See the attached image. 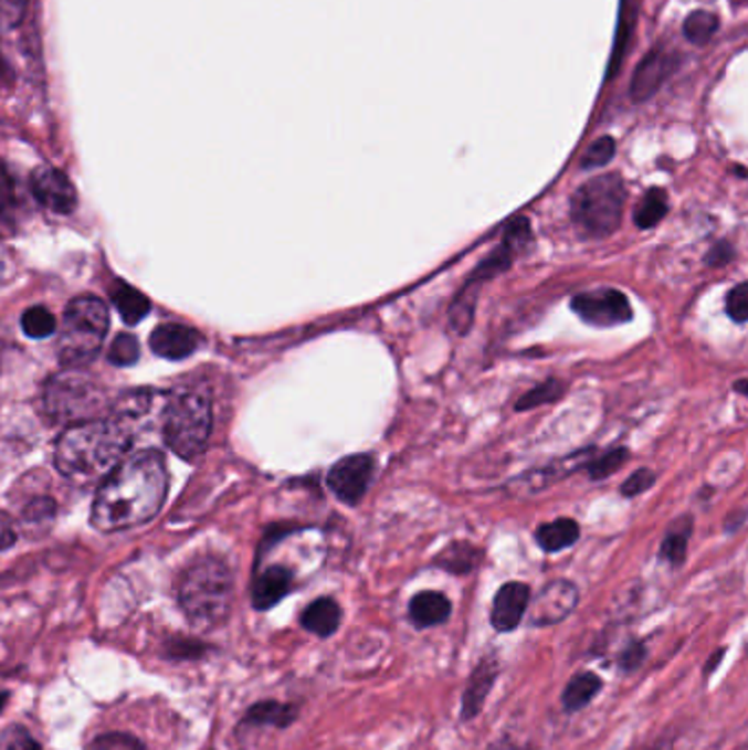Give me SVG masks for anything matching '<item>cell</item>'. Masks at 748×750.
I'll use <instances>...</instances> for the list:
<instances>
[{"label":"cell","mask_w":748,"mask_h":750,"mask_svg":"<svg viewBox=\"0 0 748 750\" xmlns=\"http://www.w3.org/2000/svg\"><path fill=\"white\" fill-rule=\"evenodd\" d=\"M718 27H720L718 15L712 13V11H703V9H700V11H694V13L685 20L683 31H685V38H687L689 42L703 46V44L712 42V38L716 35Z\"/></svg>","instance_id":"obj_28"},{"label":"cell","mask_w":748,"mask_h":750,"mask_svg":"<svg viewBox=\"0 0 748 750\" xmlns=\"http://www.w3.org/2000/svg\"><path fill=\"white\" fill-rule=\"evenodd\" d=\"M736 391H738V393H742V395H747L748 398V380H740V382H736Z\"/></svg>","instance_id":"obj_42"},{"label":"cell","mask_w":748,"mask_h":750,"mask_svg":"<svg viewBox=\"0 0 748 750\" xmlns=\"http://www.w3.org/2000/svg\"><path fill=\"white\" fill-rule=\"evenodd\" d=\"M213 649V645L200 641V638H189V636H171L162 643L160 654L165 661H202L204 656H209Z\"/></svg>","instance_id":"obj_26"},{"label":"cell","mask_w":748,"mask_h":750,"mask_svg":"<svg viewBox=\"0 0 748 750\" xmlns=\"http://www.w3.org/2000/svg\"><path fill=\"white\" fill-rule=\"evenodd\" d=\"M694 531V520L689 516H683L681 520H676L670 531L663 538L661 551H659V560L678 569L685 558H687V547H689V538Z\"/></svg>","instance_id":"obj_23"},{"label":"cell","mask_w":748,"mask_h":750,"mask_svg":"<svg viewBox=\"0 0 748 750\" xmlns=\"http://www.w3.org/2000/svg\"><path fill=\"white\" fill-rule=\"evenodd\" d=\"M625 184L617 173H603L584 182L571 198V220L584 237L601 240L621 226Z\"/></svg>","instance_id":"obj_5"},{"label":"cell","mask_w":748,"mask_h":750,"mask_svg":"<svg viewBox=\"0 0 748 750\" xmlns=\"http://www.w3.org/2000/svg\"><path fill=\"white\" fill-rule=\"evenodd\" d=\"M233 593V571L215 556H204L191 562L176 584L180 610L187 621L200 630L220 627L229 619Z\"/></svg>","instance_id":"obj_3"},{"label":"cell","mask_w":748,"mask_h":750,"mask_svg":"<svg viewBox=\"0 0 748 750\" xmlns=\"http://www.w3.org/2000/svg\"><path fill=\"white\" fill-rule=\"evenodd\" d=\"M565 395V382L560 380H547L542 384H538L536 389L527 391L518 402H516V411H531L545 404H554Z\"/></svg>","instance_id":"obj_30"},{"label":"cell","mask_w":748,"mask_h":750,"mask_svg":"<svg viewBox=\"0 0 748 750\" xmlns=\"http://www.w3.org/2000/svg\"><path fill=\"white\" fill-rule=\"evenodd\" d=\"M676 62L678 60L672 53L661 51V49L647 53L632 77V88H630L632 99L634 102L650 99L665 84V80L674 73Z\"/></svg>","instance_id":"obj_14"},{"label":"cell","mask_w":748,"mask_h":750,"mask_svg":"<svg viewBox=\"0 0 748 750\" xmlns=\"http://www.w3.org/2000/svg\"><path fill=\"white\" fill-rule=\"evenodd\" d=\"M614 156V141L610 137H601L596 144H591V148L584 154L582 158V167L584 169H593V167H603L605 162H610Z\"/></svg>","instance_id":"obj_36"},{"label":"cell","mask_w":748,"mask_h":750,"mask_svg":"<svg viewBox=\"0 0 748 750\" xmlns=\"http://www.w3.org/2000/svg\"><path fill=\"white\" fill-rule=\"evenodd\" d=\"M529 605H531V589L523 582H507L494 595L492 614H489L492 627L501 634L514 632L520 625Z\"/></svg>","instance_id":"obj_13"},{"label":"cell","mask_w":748,"mask_h":750,"mask_svg":"<svg viewBox=\"0 0 748 750\" xmlns=\"http://www.w3.org/2000/svg\"><path fill=\"white\" fill-rule=\"evenodd\" d=\"M601 689H603V680L599 678L598 674H593V672L576 674L562 691L565 711L578 714V711L587 709L601 694Z\"/></svg>","instance_id":"obj_21"},{"label":"cell","mask_w":748,"mask_h":750,"mask_svg":"<svg viewBox=\"0 0 748 750\" xmlns=\"http://www.w3.org/2000/svg\"><path fill=\"white\" fill-rule=\"evenodd\" d=\"M35 200L57 215H71L77 207V191L71 178L55 167H40L31 176Z\"/></svg>","instance_id":"obj_11"},{"label":"cell","mask_w":748,"mask_h":750,"mask_svg":"<svg viewBox=\"0 0 748 750\" xmlns=\"http://www.w3.org/2000/svg\"><path fill=\"white\" fill-rule=\"evenodd\" d=\"M498 674H501V663H498L496 656H483L474 665L472 674L467 676V685L463 689V696H461V714L459 716H461L463 722L474 720L483 711L485 700L492 694Z\"/></svg>","instance_id":"obj_12"},{"label":"cell","mask_w":748,"mask_h":750,"mask_svg":"<svg viewBox=\"0 0 748 750\" xmlns=\"http://www.w3.org/2000/svg\"><path fill=\"white\" fill-rule=\"evenodd\" d=\"M293 582H295L293 571L286 567L275 564V567L264 569L253 582V591H251L253 608L260 612L275 608L293 591Z\"/></svg>","instance_id":"obj_18"},{"label":"cell","mask_w":748,"mask_h":750,"mask_svg":"<svg viewBox=\"0 0 748 750\" xmlns=\"http://www.w3.org/2000/svg\"><path fill=\"white\" fill-rule=\"evenodd\" d=\"M481 562V551L472 545H465V542H456L449 547L440 558H438V564L442 569H446L449 573H456V575H465L470 571H474Z\"/></svg>","instance_id":"obj_27"},{"label":"cell","mask_w":748,"mask_h":750,"mask_svg":"<svg viewBox=\"0 0 748 750\" xmlns=\"http://www.w3.org/2000/svg\"><path fill=\"white\" fill-rule=\"evenodd\" d=\"M591 454H593V448L576 452L573 456H567V458H562V461H558V463H554L545 469H534V472L523 474L512 485H514L516 494H536V492L549 487L551 483H556L558 478H562L571 472H578L580 467H589Z\"/></svg>","instance_id":"obj_16"},{"label":"cell","mask_w":748,"mask_h":750,"mask_svg":"<svg viewBox=\"0 0 748 750\" xmlns=\"http://www.w3.org/2000/svg\"><path fill=\"white\" fill-rule=\"evenodd\" d=\"M571 309L593 327H617L632 320L630 299L614 288H599L571 299Z\"/></svg>","instance_id":"obj_8"},{"label":"cell","mask_w":748,"mask_h":750,"mask_svg":"<svg viewBox=\"0 0 748 750\" xmlns=\"http://www.w3.org/2000/svg\"><path fill=\"white\" fill-rule=\"evenodd\" d=\"M647 658V647L641 643V641H632L630 645L623 647V652L619 654V667L625 672V674H632L636 669H641V665L645 663Z\"/></svg>","instance_id":"obj_37"},{"label":"cell","mask_w":748,"mask_h":750,"mask_svg":"<svg viewBox=\"0 0 748 750\" xmlns=\"http://www.w3.org/2000/svg\"><path fill=\"white\" fill-rule=\"evenodd\" d=\"M727 311L736 323H748V282L738 284L727 295Z\"/></svg>","instance_id":"obj_38"},{"label":"cell","mask_w":748,"mask_h":750,"mask_svg":"<svg viewBox=\"0 0 748 750\" xmlns=\"http://www.w3.org/2000/svg\"><path fill=\"white\" fill-rule=\"evenodd\" d=\"M452 614V603L444 593L422 591L409 603V619L418 630H429L446 623Z\"/></svg>","instance_id":"obj_20"},{"label":"cell","mask_w":748,"mask_h":750,"mask_svg":"<svg viewBox=\"0 0 748 750\" xmlns=\"http://www.w3.org/2000/svg\"><path fill=\"white\" fill-rule=\"evenodd\" d=\"M667 211H670L667 193L663 189L654 187L634 207V224L639 229H652L667 215Z\"/></svg>","instance_id":"obj_25"},{"label":"cell","mask_w":748,"mask_h":750,"mask_svg":"<svg viewBox=\"0 0 748 750\" xmlns=\"http://www.w3.org/2000/svg\"><path fill=\"white\" fill-rule=\"evenodd\" d=\"M727 656V647H720V649H716L707 661H705V667H703V674H705V678L709 676V674H714L716 669H718V665L723 663V658Z\"/></svg>","instance_id":"obj_40"},{"label":"cell","mask_w":748,"mask_h":750,"mask_svg":"<svg viewBox=\"0 0 748 750\" xmlns=\"http://www.w3.org/2000/svg\"><path fill=\"white\" fill-rule=\"evenodd\" d=\"M580 601V591L569 580L549 582L531 603V625L549 627L558 625L573 614Z\"/></svg>","instance_id":"obj_10"},{"label":"cell","mask_w":748,"mask_h":750,"mask_svg":"<svg viewBox=\"0 0 748 750\" xmlns=\"http://www.w3.org/2000/svg\"><path fill=\"white\" fill-rule=\"evenodd\" d=\"M734 246L729 242H718L716 246H712L709 255L705 257V264L712 266V268H720V266H727L731 260H734Z\"/></svg>","instance_id":"obj_39"},{"label":"cell","mask_w":748,"mask_h":750,"mask_svg":"<svg viewBox=\"0 0 748 750\" xmlns=\"http://www.w3.org/2000/svg\"><path fill=\"white\" fill-rule=\"evenodd\" d=\"M108 334V307L93 295L71 300L57 338V356L69 367L91 362Z\"/></svg>","instance_id":"obj_4"},{"label":"cell","mask_w":748,"mask_h":750,"mask_svg":"<svg viewBox=\"0 0 748 750\" xmlns=\"http://www.w3.org/2000/svg\"><path fill=\"white\" fill-rule=\"evenodd\" d=\"M211 402L204 393L185 391L169 400L162 418L165 444L180 458L191 461L207 448L211 435Z\"/></svg>","instance_id":"obj_6"},{"label":"cell","mask_w":748,"mask_h":750,"mask_svg":"<svg viewBox=\"0 0 748 750\" xmlns=\"http://www.w3.org/2000/svg\"><path fill=\"white\" fill-rule=\"evenodd\" d=\"M299 720V707L280 700H260L251 705L240 722V729H288Z\"/></svg>","instance_id":"obj_17"},{"label":"cell","mask_w":748,"mask_h":750,"mask_svg":"<svg viewBox=\"0 0 748 750\" xmlns=\"http://www.w3.org/2000/svg\"><path fill=\"white\" fill-rule=\"evenodd\" d=\"M373 476V458L367 454H351L338 461L327 474V487L347 505H356L369 489Z\"/></svg>","instance_id":"obj_9"},{"label":"cell","mask_w":748,"mask_h":750,"mask_svg":"<svg viewBox=\"0 0 748 750\" xmlns=\"http://www.w3.org/2000/svg\"><path fill=\"white\" fill-rule=\"evenodd\" d=\"M167 487L169 476L160 452H139L126 458L95 496L93 527L115 534L146 525L160 511Z\"/></svg>","instance_id":"obj_1"},{"label":"cell","mask_w":748,"mask_h":750,"mask_svg":"<svg viewBox=\"0 0 748 750\" xmlns=\"http://www.w3.org/2000/svg\"><path fill=\"white\" fill-rule=\"evenodd\" d=\"M86 750H148V747L130 733L113 731V733H102L95 740H91Z\"/></svg>","instance_id":"obj_33"},{"label":"cell","mask_w":748,"mask_h":750,"mask_svg":"<svg viewBox=\"0 0 748 750\" xmlns=\"http://www.w3.org/2000/svg\"><path fill=\"white\" fill-rule=\"evenodd\" d=\"M2 531H4V542H2V547L9 549L11 542H13V534H11V527H9V518H7V516L2 518Z\"/></svg>","instance_id":"obj_41"},{"label":"cell","mask_w":748,"mask_h":750,"mask_svg":"<svg viewBox=\"0 0 748 750\" xmlns=\"http://www.w3.org/2000/svg\"><path fill=\"white\" fill-rule=\"evenodd\" d=\"M110 297H113V303L117 305L119 316L128 325H137L150 314V299L126 282H115Z\"/></svg>","instance_id":"obj_24"},{"label":"cell","mask_w":748,"mask_h":750,"mask_svg":"<svg viewBox=\"0 0 748 750\" xmlns=\"http://www.w3.org/2000/svg\"><path fill=\"white\" fill-rule=\"evenodd\" d=\"M202 345V336L187 325L165 323L158 325L150 336L151 351L167 360H182Z\"/></svg>","instance_id":"obj_15"},{"label":"cell","mask_w":748,"mask_h":750,"mask_svg":"<svg viewBox=\"0 0 748 750\" xmlns=\"http://www.w3.org/2000/svg\"><path fill=\"white\" fill-rule=\"evenodd\" d=\"M46 411L60 420L82 424L97 420L95 415L104 409V391L82 373H62L53 378L46 387Z\"/></svg>","instance_id":"obj_7"},{"label":"cell","mask_w":748,"mask_h":750,"mask_svg":"<svg viewBox=\"0 0 748 750\" xmlns=\"http://www.w3.org/2000/svg\"><path fill=\"white\" fill-rule=\"evenodd\" d=\"M0 750H42V744L22 725H7L0 731Z\"/></svg>","instance_id":"obj_31"},{"label":"cell","mask_w":748,"mask_h":750,"mask_svg":"<svg viewBox=\"0 0 748 750\" xmlns=\"http://www.w3.org/2000/svg\"><path fill=\"white\" fill-rule=\"evenodd\" d=\"M654 483H656V474H654L652 469H647V467H641V469H636L634 474H630V476L623 480L621 494H623L625 498H632V496H639V494L652 489Z\"/></svg>","instance_id":"obj_35"},{"label":"cell","mask_w":748,"mask_h":750,"mask_svg":"<svg viewBox=\"0 0 748 750\" xmlns=\"http://www.w3.org/2000/svg\"><path fill=\"white\" fill-rule=\"evenodd\" d=\"M139 353H141V349H139L137 338L130 336V334H122L113 340V345L108 349V360L117 367H130L139 360Z\"/></svg>","instance_id":"obj_32"},{"label":"cell","mask_w":748,"mask_h":750,"mask_svg":"<svg viewBox=\"0 0 748 750\" xmlns=\"http://www.w3.org/2000/svg\"><path fill=\"white\" fill-rule=\"evenodd\" d=\"M628 458H630L628 448H614V451L605 452L601 458L589 463V467H587V469H589V476H591L593 480H601V478L614 474L617 469H621L623 463H625Z\"/></svg>","instance_id":"obj_34"},{"label":"cell","mask_w":748,"mask_h":750,"mask_svg":"<svg viewBox=\"0 0 748 750\" xmlns=\"http://www.w3.org/2000/svg\"><path fill=\"white\" fill-rule=\"evenodd\" d=\"M580 540V525L573 518H558L554 522L540 525L536 531V542L545 553H558L573 547Z\"/></svg>","instance_id":"obj_22"},{"label":"cell","mask_w":748,"mask_h":750,"mask_svg":"<svg viewBox=\"0 0 748 750\" xmlns=\"http://www.w3.org/2000/svg\"><path fill=\"white\" fill-rule=\"evenodd\" d=\"M301 627L318 638H329L343 623V608L334 598H318L305 605L299 616Z\"/></svg>","instance_id":"obj_19"},{"label":"cell","mask_w":748,"mask_h":750,"mask_svg":"<svg viewBox=\"0 0 748 750\" xmlns=\"http://www.w3.org/2000/svg\"><path fill=\"white\" fill-rule=\"evenodd\" d=\"M133 444V433L122 420H91L69 426L55 444L57 472L77 485L104 483Z\"/></svg>","instance_id":"obj_2"},{"label":"cell","mask_w":748,"mask_h":750,"mask_svg":"<svg viewBox=\"0 0 748 750\" xmlns=\"http://www.w3.org/2000/svg\"><path fill=\"white\" fill-rule=\"evenodd\" d=\"M20 325H22V331L33 338V340H42V338H49L53 336V331L57 329V320L55 316L42 307V305H33L29 307L22 318H20Z\"/></svg>","instance_id":"obj_29"}]
</instances>
